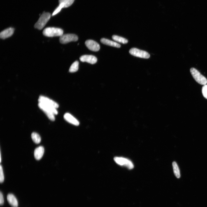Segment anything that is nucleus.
<instances>
[{
    "label": "nucleus",
    "mask_w": 207,
    "mask_h": 207,
    "mask_svg": "<svg viewBox=\"0 0 207 207\" xmlns=\"http://www.w3.org/2000/svg\"><path fill=\"white\" fill-rule=\"evenodd\" d=\"M86 47L90 50L94 51H98L100 49V46L96 41L92 40H88L85 43Z\"/></svg>",
    "instance_id": "6e6552de"
},
{
    "label": "nucleus",
    "mask_w": 207,
    "mask_h": 207,
    "mask_svg": "<svg viewBox=\"0 0 207 207\" xmlns=\"http://www.w3.org/2000/svg\"><path fill=\"white\" fill-rule=\"evenodd\" d=\"M129 53L132 55L140 58L148 59L150 57V54L146 51L135 48H133L129 51Z\"/></svg>",
    "instance_id": "39448f33"
},
{
    "label": "nucleus",
    "mask_w": 207,
    "mask_h": 207,
    "mask_svg": "<svg viewBox=\"0 0 207 207\" xmlns=\"http://www.w3.org/2000/svg\"><path fill=\"white\" fill-rule=\"evenodd\" d=\"M173 172L177 178H180L181 175L179 167L175 162H173L172 163Z\"/></svg>",
    "instance_id": "dca6fc26"
},
{
    "label": "nucleus",
    "mask_w": 207,
    "mask_h": 207,
    "mask_svg": "<svg viewBox=\"0 0 207 207\" xmlns=\"http://www.w3.org/2000/svg\"><path fill=\"white\" fill-rule=\"evenodd\" d=\"M44 152V148L42 146H39L36 148L34 152V155L35 158L38 160L40 159L43 155Z\"/></svg>",
    "instance_id": "f8f14e48"
},
{
    "label": "nucleus",
    "mask_w": 207,
    "mask_h": 207,
    "mask_svg": "<svg viewBox=\"0 0 207 207\" xmlns=\"http://www.w3.org/2000/svg\"><path fill=\"white\" fill-rule=\"evenodd\" d=\"M100 41L103 44L107 45L117 48L120 47V45L119 44L105 38H103L101 39L100 40Z\"/></svg>",
    "instance_id": "4468645a"
},
{
    "label": "nucleus",
    "mask_w": 207,
    "mask_h": 207,
    "mask_svg": "<svg viewBox=\"0 0 207 207\" xmlns=\"http://www.w3.org/2000/svg\"><path fill=\"white\" fill-rule=\"evenodd\" d=\"M45 113L48 118L51 121H54L55 120L54 114L49 110L45 109H41Z\"/></svg>",
    "instance_id": "6ab92c4d"
},
{
    "label": "nucleus",
    "mask_w": 207,
    "mask_h": 207,
    "mask_svg": "<svg viewBox=\"0 0 207 207\" xmlns=\"http://www.w3.org/2000/svg\"><path fill=\"white\" fill-rule=\"evenodd\" d=\"M190 72L193 77L198 83L204 85L207 83V79L196 69L192 68L190 69Z\"/></svg>",
    "instance_id": "7ed1b4c3"
},
{
    "label": "nucleus",
    "mask_w": 207,
    "mask_h": 207,
    "mask_svg": "<svg viewBox=\"0 0 207 207\" xmlns=\"http://www.w3.org/2000/svg\"><path fill=\"white\" fill-rule=\"evenodd\" d=\"M38 101L39 103L53 107L56 108L59 107L58 104L55 102L44 96H40L38 99Z\"/></svg>",
    "instance_id": "0eeeda50"
},
{
    "label": "nucleus",
    "mask_w": 207,
    "mask_h": 207,
    "mask_svg": "<svg viewBox=\"0 0 207 207\" xmlns=\"http://www.w3.org/2000/svg\"><path fill=\"white\" fill-rule=\"evenodd\" d=\"M202 93L203 96L207 99V85H203L202 88Z\"/></svg>",
    "instance_id": "5701e85b"
},
{
    "label": "nucleus",
    "mask_w": 207,
    "mask_h": 207,
    "mask_svg": "<svg viewBox=\"0 0 207 207\" xmlns=\"http://www.w3.org/2000/svg\"><path fill=\"white\" fill-rule=\"evenodd\" d=\"M112 38L115 41L123 44H126L128 42V40L126 39L117 35H113L112 36Z\"/></svg>",
    "instance_id": "f3484780"
},
{
    "label": "nucleus",
    "mask_w": 207,
    "mask_h": 207,
    "mask_svg": "<svg viewBox=\"0 0 207 207\" xmlns=\"http://www.w3.org/2000/svg\"><path fill=\"white\" fill-rule=\"evenodd\" d=\"M31 137L32 140L35 143L38 144L41 142V137L37 133L35 132L32 133L31 134Z\"/></svg>",
    "instance_id": "aec40b11"
},
{
    "label": "nucleus",
    "mask_w": 207,
    "mask_h": 207,
    "mask_svg": "<svg viewBox=\"0 0 207 207\" xmlns=\"http://www.w3.org/2000/svg\"><path fill=\"white\" fill-rule=\"evenodd\" d=\"M64 118L66 121L73 125L78 126L79 124V121L70 113H65L64 115Z\"/></svg>",
    "instance_id": "9b49d317"
},
{
    "label": "nucleus",
    "mask_w": 207,
    "mask_h": 207,
    "mask_svg": "<svg viewBox=\"0 0 207 207\" xmlns=\"http://www.w3.org/2000/svg\"><path fill=\"white\" fill-rule=\"evenodd\" d=\"M77 36L74 34H68L62 35L60 36L59 41L62 44H66L71 41H76L78 40Z\"/></svg>",
    "instance_id": "423d86ee"
},
{
    "label": "nucleus",
    "mask_w": 207,
    "mask_h": 207,
    "mask_svg": "<svg viewBox=\"0 0 207 207\" xmlns=\"http://www.w3.org/2000/svg\"><path fill=\"white\" fill-rule=\"evenodd\" d=\"M74 0H59V3L63 4L64 8L70 6L73 3Z\"/></svg>",
    "instance_id": "412c9836"
},
{
    "label": "nucleus",
    "mask_w": 207,
    "mask_h": 207,
    "mask_svg": "<svg viewBox=\"0 0 207 207\" xmlns=\"http://www.w3.org/2000/svg\"><path fill=\"white\" fill-rule=\"evenodd\" d=\"M80 60L82 62H86L91 64L95 63L97 61V58L92 55H84L80 57Z\"/></svg>",
    "instance_id": "1a4fd4ad"
},
{
    "label": "nucleus",
    "mask_w": 207,
    "mask_h": 207,
    "mask_svg": "<svg viewBox=\"0 0 207 207\" xmlns=\"http://www.w3.org/2000/svg\"><path fill=\"white\" fill-rule=\"evenodd\" d=\"M114 160L117 164L121 166H124L129 169H132L134 167V165L132 162L127 158L121 157H115Z\"/></svg>",
    "instance_id": "20e7f679"
},
{
    "label": "nucleus",
    "mask_w": 207,
    "mask_h": 207,
    "mask_svg": "<svg viewBox=\"0 0 207 207\" xmlns=\"http://www.w3.org/2000/svg\"><path fill=\"white\" fill-rule=\"evenodd\" d=\"M4 177L2 167L0 165V182L2 183L4 180Z\"/></svg>",
    "instance_id": "b1692460"
},
{
    "label": "nucleus",
    "mask_w": 207,
    "mask_h": 207,
    "mask_svg": "<svg viewBox=\"0 0 207 207\" xmlns=\"http://www.w3.org/2000/svg\"><path fill=\"white\" fill-rule=\"evenodd\" d=\"M4 203V199L2 193L1 191L0 193V204L1 205H3Z\"/></svg>",
    "instance_id": "393cba45"
},
{
    "label": "nucleus",
    "mask_w": 207,
    "mask_h": 207,
    "mask_svg": "<svg viewBox=\"0 0 207 207\" xmlns=\"http://www.w3.org/2000/svg\"><path fill=\"white\" fill-rule=\"evenodd\" d=\"M51 14L48 12H44L41 16L34 27L39 30L42 29L49 20Z\"/></svg>",
    "instance_id": "f03ea898"
},
{
    "label": "nucleus",
    "mask_w": 207,
    "mask_h": 207,
    "mask_svg": "<svg viewBox=\"0 0 207 207\" xmlns=\"http://www.w3.org/2000/svg\"><path fill=\"white\" fill-rule=\"evenodd\" d=\"M79 62L77 61L74 62L70 66L69 71L70 72H76L78 69Z\"/></svg>",
    "instance_id": "a211bd4d"
},
{
    "label": "nucleus",
    "mask_w": 207,
    "mask_h": 207,
    "mask_svg": "<svg viewBox=\"0 0 207 207\" xmlns=\"http://www.w3.org/2000/svg\"><path fill=\"white\" fill-rule=\"evenodd\" d=\"M64 8V5L62 3H59V6L56 8L52 14V16H53L60 12L62 9Z\"/></svg>",
    "instance_id": "4be33fe9"
},
{
    "label": "nucleus",
    "mask_w": 207,
    "mask_h": 207,
    "mask_svg": "<svg viewBox=\"0 0 207 207\" xmlns=\"http://www.w3.org/2000/svg\"><path fill=\"white\" fill-rule=\"evenodd\" d=\"M7 199L8 203L14 207H17L18 203L15 196L12 193L8 194L7 196Z\"/></svg>",
    "instance_id": "ddd939ff"
},
{
    "label": "nucleus",
    "mask_w": 207,
    "mask_h": 207,
    "mask_svg": "<svg viewBox=\"0 0 207 207\" xmlns=\"http://www.w3.org/2000/svg\"><path fill=\"white\" fill-rule=\"evenodd\" d=\"M39 107L41 109H45L49 110L52 112L55 115L57 114V111L56 108L52 106H48L41 103H39L38 104Z\"/></svg>",
    "instance_id": "2eb2a0df"
},
{
    "label": "nucleus",
    "mask_w": 207,
    "mask_h": 207,
    "mask_svg": "<svg viewBox=\"0 0 207 207\" xmlns=\"http://www.w3.org/2000/svg\"><path fill=\"white\" fill-rule=\"evenodd\" d=\"M63 31L62 29L53 27H47L43 32V35L48 37H60L63 34Z\"/></svg>",
    "instance_id": "f257e3e1"
},
{
    "label": "nucleus",
    "mask_w": 207,
    "mask_h": 207,
    "mask_svg": "<svg viewBox=\"0 0 207 207\" xmlns=\"http://www.w3.org/2000/svg\"><path fill=\"white\" fill-rule=\"evenodd\" d=\"M14 28L10 27L4 30L1 31L0 33V38L3 39L11 37L14 33Z\"/></svg>",
    "instance_id": "9d476101"
}]
</instances>
